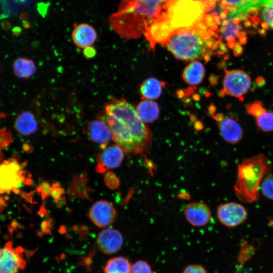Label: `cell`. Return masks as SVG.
<instances>
[{
	"label": "cell",
	"mask_w": 273,
	"mask_h": 273,
	"mask_svg": "<svg viewBox=\"0 0 273 273\" xmlns=\"http://www.w3.org/2000/svg\"><path fill=\"white\" fill-rule=\"evenodd\" d=\"M108 124L112 139L125 153L142 155L152 143V133L139 117L134 107L124 99L107 104L102 117Z\"/></svg>",
	"instance_id": "1"
},
{
	"label": "cell",
	"mask_w": 273,
	"mask_h": 273,
	"mask_svg": "<svg viewBox=\"0 0 273 273\" xmlns=\"http://www.w3.org/2000/svg\"><path fill=\"white\" fill-rule=\"evenodd\" d=\"M217 18L206 14L194 26L174 30L164 45L177 59L203 58L208 61L213 51L221 44L219 40H215Z\"/></svg>",
	"instance_id": "2"
},
{
	"label": "cell",
	"mask_w": 273,
	"mask_h": 273,
	"mask_svg": "<svg viewBox=\"0 0 273 273\" xmlns=\"http://www.w3.org/2000/svg\"><path fill=\"white\" fill-rule=\"evenodd\" d=\"M167 0H122L118 10L111 15V27L126 38H136L144 34L155 21L165 15Z\"/></svg>",
	"instance_id": "3"
},
{
	"label": "cell",
	"mask_w": 273,
	"mask_h": 273,
	"mask_svg": "<svg viewBox=\"0 0 273 273\" xmlns=\"http://www.w3.org/2000/svg\"><path fill=\"white\" fill-rule=\"evenodd\" d=\"M272 164L263 153L246 158L237 164V178L234 190L242 202L252 203L259 200L261 184L271 173Z\"/></svg>",
	"instance_id": "4"
},
{
	"label": "cell",
	"mask_w": 273,
	"mask_h": 273,
	"mask_svg": "<svg viewBox=\"0 0 273 273\" xmlns=\"http://www.w3.org/2000/svg\"><path fill=\"white\" fill-rule=\"evenodd\" d=\"M213 6V2L205 0H173L162 18L173 31L188 28L200 22Z\"/></svg>",
	"instance_id": "5"
},
{
	"label": "cell",
	"mask_w": 273,
	"mask_h": 273,
	"mask_svg": "<svg viewBox=\"0 0 273 273\" xmlns=\"http://www.w3.org/2000/svg\"><path fill=\"white\" fill-rule=\"evenodd\" d=\"M25 176L22 166L16 160L3 161L0 164V194L18 192L26 181Z\"/></svg>",
	"instance_id": "6"
},
{
	"label": "cell",
	"mask_w": 273,
	"mask_h": 273,
	"mask_svg": "<svg viewBox=\"0 0 273 273\" xmlns=\"http://www.w3.org/2000/svg\"><path fill=\"white\" fill-rule=\"evenodd\" d=\"M13 244L9 241L0 248V273H20L26 266V251L20 246L14 248Z\"/></svg>",
	"instance_id": "7"
},
{
	"label": "cell",
	"mask_w": 273,
	"mask_h": 273,
	"mask_svg": "<svg viewBox=\"0 0 273 273\" xmlns=\"http://www.w3.org/2000/svg\"><path fill=\"white\" fill-rule=\"evenodd\" d=\"M251 84L249 75L241 70H226L223 80L224 94L243 100V96L250 88Z\"/></svg>",
	"instance_id": "8"
},
{
	"label": "cell",
	"mask_w": 273,
	"mask_h": 273,
	"mask_svg": "<svg viewBox=\"0 0 273 273\" xmlns=\"http://www.w3.org/2000/svg\"><path fill=\"white\" fill-rule=\"evenodd\" d=\"M248 216L246 208L241 204L229 202L219 205L217 216L221 224L228 228H234L243 223Z\"/></svg>",
	"instance_id": "9"
},
{
	"label": "cell",
	"mask_w": 273,
	"mask_h": 273,
	"mask_svg": "<svg viewBox=\"0 0 273 273\" xmlns=\"http://www.w3.org/2000/svg\"><path fill=\"white\" fill-rule=\"evenodd\" d=\"M125 153L124 150L116 144L103 149L97 157L96 171L103 174L110 169L119 167L124 158Z\"/></svg>",
	"instance_id": "10"
},
{
	"label": "cell",
	"mask_w": 273,
	"mask_h": 273,
	"mask_svg": "<svg viewBox=\"0 0 273 273\" xmlns=\"http://www.w3.org/2000/svg\"><path fill=\"white\" fill-rule=\"evenodd\" d=\"M124 238L117 229L107 228L98 234L96 244L101 252L111 255L119 252L123 247Z\"/></svg>",
	"instance_id": "11"
},
{
	"label": "cell",
	"mask_w": 273,
	"mask_h": 273,
	"mask_svg": "<svg viewBox=\"0 0 273 273\" xmlns=\"http://www.w3.org/2000/svg\"><path fill=\"white\" fill-rule=\"evenodd\" d=\"M116 215L117 212L113 204L105 200L95 202L89 212L91 221L99 228H105L112 224Z\"/></svg>",
	"instance_id": "12"
},
{
	"label": "cell",
	"mask_w": 273,
	"mask_h": 273,
	"mask_svg": "<svg viewBox=\"0 0 273 273\" xmlns=\"http://www.w3.org/2000/svg\"><path fill=\"white\" fill-rule=\"evenodd\" d=\"M184 214L187 221L194 227H202L210 221L211 213L209 207L201 202H193L185 207Z\"/></svg>",
	"instance_id": "13"
},
{
	"label": "cell",
	"mask_w": 273,
	"mask_h": 273,
	"mask_svg": "<svg viewBox=\"0 0 273 273\" xmlns=\"http://www.w3.org/2000/svg\"><path fill=\"white\" fill-rule=\"evenodd\" d=\"M213 118L218 122L220 135L227 143L236 144L240 141L243 137V130L236 120L220 113Z\"/></svg>",
	"instance_id": "14"
},
{
	"label": "cell",
	"mask_w": 273,
	"mask_h": 273,
	"mask_svg": "<svg viewBox=\"0 0 273 273\" xmlns=\"http://www.w3.org/2000/svg\"><path fill=\"white\" fill-rule=\"evenodd\" d=\"M87 134L90 139L100 144L103 150L112 138V132L105 120L101 118L90 121L87 125Z\"/></svg>",
	"instance_id": "15"
},
{
	"label": "cell",
	"mask_w": 273,
	"mask_h": 273,
	"mask_svg": "<svg viewBox=\"0 0 273 273\" xmlns=\"http://www.w3.org/2000/svg\"><path fill=\"white\" fill-rule=\"evenodd\" d=\"M97 34L96 30L87 23L76 25L72 32V38L74 44L84 49L92 46L96 41Z\"/></svg>",
	"instance_id": "16"
},
{
	"label": "cell",
	"mask_w": 273,
	"mask_h": 273,
	"mask_svg": "<svg viewBox=\"0 0 273 273\" xmlns=\"http://www.w3.org/2000/svg\"><path fill=\"white\" fill-rule=\"evenodd\" d=\"M38 127V122L33 113L29 111L20 113L16 118L14 128L19 134L27 136L35 133Z\"/></svg>",
	"instance_id": "17"
},
{
	"label": "cell",
	"mask_w": 273,
	"mask_h": 273,
	"mask_svg": "<svg viewBox=\"0 0 273 273\" xmlns=\"http://www.w3.org/2000/svg\"><path fill=\"white\" fill-rule=\"evenodd\" d=\"M14 74L19 78L28 79L36 72V67L34 62L29 58L18 57L12 65Z\"/></svg>",
	"instance_id": "18"
},
{
	"label": "cell",
	"mask_w": 273,
	"mask_h": 273,
	"mask_svg": "<svg viewBox=\"0 0 273 273\" xmlns=\"http://www.w3.org/2000/svg\"><path fill=\"white\" fill-rule=\"evenodd\" d=\"M136 113L140 119L145 123H151L157 119L159 109L156 103L150 100H143L138 105Z\"/></svg>",
	"instance_id": "19"
},
{
	"label": "cell",
	"mask_w": 273,
	"mask_h": 273,
	"mask_svg": "<svg viewBox=\"0 0 273 273\" xmlns=\"http://www.w3.org/2000/svg\"><path fill=\"white\" fill-rule=\"evenodd\" d=\"M205 74L203 65L197 61H194L185 68L183 77L184 81L191 85H197L203 80Z\"/></svg>",
	"instance_id": "20"
},
{
	"label": "cell",
	"mask_w": 273,
	"mask_h": 273,
	"mask_svg": "<svg viewBox=\"0 0 273 273\" xmlns=\"http://www.w3.org/2000/svg\"><path fill=\"white\" fill-rule=\"evenodd\" d=\"M132 264L123 256H117L109 259L103 268L104 273H131Z\"/></svg>",
	"instance_id": "21"
},
{
	"label": "cell",
	"mask_w": 273,
	"mask_h": 273,
	"mask_svg": "<svg viewBox=\"0 0 273 273\" xmlns=\"http://www.w3.org/2000/svg\"><path fill=\"white\" fill-rule=\"evenodd\" d=\"M162 87L161 83L157 79L148 78L141 85L140 93L145 99H155L161 95Z\"/></svg>",
	"instance_id": "22"
},
{
	"label": "cell",
	"mask_w": 273,
	"mask_h": 273,
	"mask_svg": "<svg viewBox=\"0 0 273 273\" xmlns=\"http://www.w3.org/2000/svg\"><path fill=\"white\" fill-rule=\"evenodd\" d=\"M89 191L87 186V176L82 173L74 177L68 189V193L74 198H87L89 196Z\"/></svg>",
	"instance_id": "23"
},
{
	"label": "cell",
	"mask_w": 273,
	"mask_h": 273,
	"mask_svg": "<svg viewBox=\"0 0 273 273\" xmlns=\"http://www.w3.org/2000/svg\"><path fill=\"white\" fill-rule=\"evenodd\" d=\"M220 30L221 38L227 41L229 47L231 44L233 48V43L240 34V28L238 24L229 19L224 20Z\"/></svg>",
	"instance_id": "24"
},
{
	"label": "cell",
	"mask_w": 273,
	"mask_h": 273,
	"mask_svg": "<svg viewBox=\"0 0 273 273\" xmlns=\"http://www.w3.org/2000/svg\"><path fill=\"white\" fill-rule=\"evenodd\" d=\"M258 128L263 132L273 131V112L266 111L255 118Z\"/></svg>",
	"instance_id": "25"
},
{
	"label": "cell",
	"mask_w": 273,
	"mask_h": 273,
	"mask_svg": "<svg viewBox=\"0 0 273 273\" xmlns=\"http://www.w3.org/2000/svg\"><path fill=\"white\" fill-rule=\"evenodd\" d=\"M261 194L267 199L273 201V174H269L263 179L260 187Z\"/></svg>",
	"instance_id": "26"
},
{
	"label": "cell",
	"mask_w": 273,
	"mask_h": 273,
	"mask_svg": "<svg viewBox=\"0 0 273 273\" xmlns=\"http://www.w3.org/2000/svg\"><path fill=\"white\" fill-rule=\"evenodd\" d=\"M246 111L248 114L253 116L255 118L262 114L266 110L262 104L259 101L249 103L246 106Z\"/></svg>",
	"instance_id": "27"
},
{
	"label": "cell",
	"mask_w": 273,
	"mask_h": 273,
	"mask_svg": "<svg viewBox=\"0 0 273 273\" xmlns=\"http://www.w3.org/2000/svg\"><path fill=\"white\" fill-rule=\"evenodd\" d=\"M261 17L267 26L273 30V6L270 5L262 6Z\"/></svg>",
	"instance_id": "28"
},
{
	"label": "cell",
	"mask_w": 273,
	"mask_h": 273,
	"mask_svg": "<svg viewBox=\"0 0 273 273\" xmlns=\"http://www.w3.org/2000/svg\"><path fill=\"white\" fill-rule=\"evenodd\" d=\"M131 273H153L150 264L146 260H139L132 264Z\"/></svg>",
	"instance_id": "29"
},
{
	"label": "cell",
	"mask_w": 273,
	"mask_h": 273,
	"mask_svg": "<svg viewBox=\"0 0 273 273\" xmlns=\"http://www.w3.org/2000/svg\"><path fill=\"white\" fill-rule=\"evenodd\" d=\"M63 188L58 183H54L52 184L50 195L57 204L59 205L63 204L65 200L63 197Z\"/></svg>",
	"instance_id": "30"
},
{
	"label": "cell",
	"mask_w": 273,
	"mask_h": 273,
	"mask_svg": "<svg viewBox=\"0 0 273 273\" xmlns=\"http://www.w3.org/2000/svg\"><path fill=\"white\" fill-rule=\"evenodd\" d=\"M104 181L106 186L111 189H115L119 186V179L111 172H108L106 173Z\"/></svg>",
	"instance_id": "31"
},
{
	"label": "cell",
	"mask_w": 273,
	"mask_h": 273,
	"mask_svg": "<svg viewBox=\"0 0 273 273\" xmlns=\"http://www.w3.org/2000/svg\"><path fill=\"white\" fill-rule=\"evenodd\" d=\"M181 273H208L206 269L199 264H193L187 265Z\"/></svg>",
	"instance_id": "32"
},
{
	"label": "cell",
	"mask_w": 273,
	"mask_h": 273,
	"mask_svg": "<svg viewBox=\"0 0 273 273\" xmlns=\"http://www.w3.org/2000/svg\"><path fill=\"white\" fill-rule=\"evenodd\" d=\"M52 185L48 182H43L38 188L39 192L43 198L50 195Z\"/></svg>",
	"instance_id": "33"
},
{
	"label": "cell",
	"mask_w": 273,
	"mask_h": 273,
	"mask_svg": "<svg viewBox=\"0 0 273 273\" xmlns=\"http://www.w3.org/2000/svg\"><path fill=\"white\" fill-rule=\"evenodd\" d=\"M250 5L251 8L253 9H256L259 7L264 5L266 0H245Z\"/></svg>",
	"instance_id": "34"
},
{
	"label": "cell",
	"mask_w": 273,
	"mask_h": 273,
	"mask_svg": "<svg viewBox=\"0 0 273 273\" xmlns=\"http://www.w3.org/2000/svg\"><path fill=\"white\" fill-rule=\"evenodd\" d=\"M83 49V54L87 58H92L96 55V50L93 47H88Z\"/></svg>",
	"instance_id": "35"
},
{
	"label": "cell",
	"mask_w": 273,
	"mask_h": 273,
	"mask_svg": "<svg viewBox=\"0 0 273 273\" xmlns=\"http://www.w3.org/2000/svg\"><path fill=\"white\" fill-rule=\"evenodd\" d=\"M270 5L273 6V0H266L264 5Z\"/></svg>",
	"instance_id": "36"
}]
</instances>
